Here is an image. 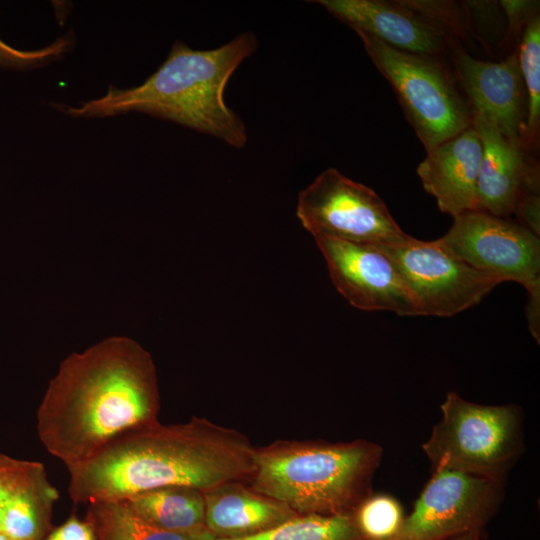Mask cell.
<instances>
[{"label": "cell", "mask_w": 540, "mask_h": 540, "mask_svg": "<svg viewBox=\"0 0 540 540\" xmlns=\"http://www.w3.org/2000/svg\"><path fill=\"white\" fill-rule=\"evenodd\" d=\"M481 158L482 145L473 125L427 152L417 174L441 212L455 218L478 210Z\"/></svg>", "instance_id": "15"}, {"label": "cell", "mask_w": 540, "mask_h": 540, "mask_svg": "<svg viewBox=\"0 0 540 540\" xmlns=\"http://www.w3.org/2000/svg\"><path fill=\"white\" fill-rule=\"evenodd\" d=\"M382 456V446L365 439L276 440L256 448L248 482L298 515L348 514L372 493Z\"/></svg>", "instance_id": "4"}, {"label": "cell", "mask_w": 540, "mask_h": 540, "mask_svg": "<svg viewBox=\"0 0 540 540\" xmlns=\"http://www.w3.org/2000/svg\"><path fill=\"white\" fill-rule=\"evenodd\" d=\"M0 540H12L8 536H6L4 533L0 532Z\"/></svg>", "instance_id": "30"}, {"label": "cell", "mask_w": 540, "mask_h": 540, "mask_svg": "<svg viewBox=\"0 0 540 540\" xmlns=\"http://www.w3.org/2000/svg\"><path fill=\"white\" fill-rule=\"evenodd\" d=\"M72 45L73 38L68 34L36 50L18 49L0 38V69L21 71L45 67L65 57Z\"/></svg>", "instance_id": "23"}, {"label": "cell", "mask_w": 540, "mask_h": 540, "mask_svg": "<svg viewBox=\"0 0 540 540\" xmlns=\"http://www.w3.org/2000/svg\"><path fill=\"white\" fill-rule=\"evenodd\" d=\"M224 540V539H216ZM235 540H363L351 513L297 515L258 535Z\"/></svg>", "instance_id": "21"}, {"label": "cell", "mask_w": 540, "mask_h": 540, "mask_svg": "<svg viewBox=\"0 0 540 540\" xmlns=\"http://www.w3.org/2000/svg\"><path fill=\"white\" fill-rule=\"evenodd\" d=\"M86 519L94 528L96 540H216L208 530L176 533L157 528L142 519L124 499L89 504Z\"/></svg>", "instance_id": "19"}, {"label": "cell", "mask_w": 540, "mask_h": 540, "mask_svg": "<svg viewBox=\"0 0 540 540\" xmlns=\"http://www.w3.org/2000/svg\"><path fill=\"white\" fill-rule=\"evenodd\" d=\"M252 32L209 50L176 41L164 62L141 84L110 85L98 98L61 110L73 118H107L132 112L169 120L241 149L248 141L245 123L224 99L226 85L243 61L255 53Z\"/></svg>", "instance_id": "3"}, {"label": "cell", "mask_w": 540, "mask_h": 540, "mask_svg": "<svg viewBox=\"0 0 540 540\" xmlns=\"http://www.w3.org/2000/svg\"><path fill=\"white\" fill-rule=\"evenodd\" d=\"M529 1L504 0L500 6L507 15L508 27L506 37L513 39L520 31L523 32L528 22L536 16L530 15L534 4Z\"/></svg>", "instance_id": "26"}, {"label": "cell", "mask_w": 540, "mask_h": 540, "mask_svg": "<svg viewBox=\"0 0 540 540\" xmlns=\"http://www.w3.org/2000/svg\"><path fill=\"white\" fill-rule=\"evenodd\" d=\"M58 496L43 464L31 461L5 507L1 532L12 540H43L52 530V508Z\"/></svg>", "instance_id": "17"}, {"label": "cell", "mask_w": 540, "mask_h": 540, "mask_svg": "<svg viewBox=\"0 0 540 540\" xmlns=\"http://www.w3.org/2000/svg\"><path fill=\"white\" fill-rule=\"evenodd\" d=\"M351 516L363 540H394L405 518L396 498L373 492L358 503Z\"/></svg>", "instance_id": "22"}, {"label": "cell", "mask_w": 540, "mask_h": 540, "mask_svg": "<svg viewBox=\"0 0 540 540\" xmlns=\"http://www.w3.org/2000/svg\"><path fill=\"white\" fill-rule=\"evenodd\" d=\"M296 216L314 238L382 245L405 234L374 190L335 168L321 172L299 193Z\"/></svg>", "instance_id": "8"}, {"label": "cell", "mask_w": 540, "mask_h": 540, "mask_svg": "<svg viewBox=\"0 0 540 540\" xmlns=\"http://www.w3.org/2000/svg\"><path fill=\"white\" fill-rule=\"evenodd\" d=\"M126 500L146 522L176 533H200L205 524L203 491L187 486H169L138 493Z\"/></svg>", "instance_id": "18"}, {"label": "cell", "mask_w": 540, "mask_h": 540, "mask_svg": "<svg viewBox=\"0 0 540 540\" xmlns=\"http://www.w3.org/2000/svg\"><path fill=\"white\" fill-rule=\"evenodd\" d=\"M526 316L531 334L540 341V290L527 293Z\"/></svg>", "instance_id": "28"}, {"label": "cell", "mask_w": 540, "mask_h": 540, "mask_svg": "<svg viewBox=\"0 0 540 540\" xmlns=\"http://www.w3.org/2000/svg\"><path fill=\"white\" fill-rule=\"evenodd\" d=\"M472 125L482 145L478 210L510 218L521 192L539 189L538 166L529 160L520 140L505 136L482 115L472 113Z\"/></svg>", "instance_id": "14"}, {"label": "cell", "mask_w": 540, "mask_h": 540, "mask_svg": "<svg viewBox=\"0 0 540 540\" xmlns=\"http://www.w3.org/2000/svg\"><path fill=\"white\" fill-rule=\"evenodd\" d=\"M513 214L518 222L540 237V197L539 190L521 192L515 204Z\"/></svg>", "instance_id": "25"}, {"label": "cell", "mask_w": 540, "mask_h": 540, "mask_svg": "<svg viewBox=\"0 0 540 540\" xmlns=\"http://www.w3.org/2000/svg\"><path fill=\"white\" fill-rule=\"evenodd\" d=\"M30 464L31 461L18 460L0 454V532L5 507Z\"/></svg>", "instance_id": "24"}, {"label": "cell", "mask_w": 540, "mask_h": 540, "mask_svg": "<svg viewBox=\"0 0 540 540\" xmlns=\"http://www.w3.org/2000/svg\"><path fill=\"white\" fill-rule=\"evenodd\" d=\"M526 95V122L522 145L535 149L540 127V18L537 14L524 28L516 48Z\"/></svg>", "instance_id": "20"}, {"label": "cell", "mask_w": 540, "mask_h": 540, "mask_svg": "<svg viewBox=\"0 0 540 540\" xmlns=\"http://www.w3.org/2000/svg\"><path fill=\"white\" fill-rule=\"evenodd\" d=\"M391 260L412 293L420 316L451 317L479 304L501 282L469 266L437 239L408 234L373 245Z\"/></svg>", "instance_id": "7"}, {"label": "cell", "mask_w": 540, "mask_h": 540, "mask_svg": "<svg viewBox=\"0 0 540 540\" xmlns=\"http://www.w3.org/2000/svg\"><path fill=\"white\" fill-rule=\"evenodd\" d=\"M255 453L244 434L206 418L169 425L156 421L123 432L68 469V493L74 503L89 505L169 486L204 492L228 481H248Z\"/></svg>", "instance_id": "2"}, {"label": "cell", "mask_w": 540, "mask_h": 540, "mask_svg": "<svg viewBox=\"0 0 540 540\" xmlns=\"http://www.w3.org/2000/svg\"><path fill=\"white\" fill-rule=\"evenodd\" d=\"M483 529H474L451 536L444 540H481Z\"/></svg>", "instance_id": "29"}, {"label": "cell", "mask_w": 540, "mask_h": 540, "mask_svg": "<svg viewBox=\"0 0 540 540\" xmlns=\"http://www.w3.org/2000/svg\"><path fill=\"white\" fill-rule=\"evenodd\" d=\"M159 408L150 353L113 336L62 361L38 407L37 433L68 470L123 432L158 421Z\"/></svg>", "instance_id": "1"}, {"label": "cell", "mask_w": 540, "mask_h": 540, "mask_svg": "<svg viewBox=\"0 0 540 540\" xmlns=\"http://www.w3.org/2000/svg\"><path fill=\"white\" fill-rule=\"evenodd\" d=\"M337 291L355 308L420 316L416 301L391 260L373 245L314 238Z\"/></svg>", "instance_id": "11"}, {"label": "cell", "mask_w": 540, "mask_h": 540, "mask_svg": "<svg viewBox=\"0 0 540 540\" xmlns=\"http://www.w3.org/2000/svg\"><path fill=\"white\" fill-rule=\"evenodd\" d=\"M245 482L228 481L203 492L206 528L216 539L249 538L298 515Z\"/></svg>", "instance_id": "16"}, {"label": "cell", "mask_w": 540, "mask_h": 540, "mask_svg": "<svg viewBox=\"0 0 540 540\" xmlns=\"http://www.w3.org/2000/svg\"><path fill=\"white\" fill-rule=\"evenodd\" d=\"M43 540H96V534L88 519L71 516L62 525L51 530Z\"/></svg>", "instance_id": "27"}, {"label": "cell", "mask_w": 540, "mask_h": 540, "mask_svg": "<svg viewBox=\"0 0 540 540\" xmlns=\"http://www.w3.org/2000/svg\"><path fill=\"white\" fill-rule=\"evenodd\" d=\"M455 66L471 113L482 115L505 136L522 143L527 107L517 50L499 62L480 60L457 51Z\"/></svg>", "instance_id": "13"}, {"label": "cell", "mask_w": 540, "mask_h": 540, "mask_svg": "<svg viewBox=\"0 0 540 540\" xmlns=\"http://www.w3.org/2000/svg\"><path fill=\"white\" fill-rule=\"evenodd\" d=\"M503 498V482L435 469L394 540H444L483 529Z\"/></svg>", "instance_id": "10"}, {"label": "cell", "mask_w": 540, "mask_h": 540, "mask_svg": "<svg viewBox=\"0 0 540 540\" xmlns=\"http://www.w3.org/2000/svg\"><path fill=\"white\" fill-rule=\"evenodd\" d=\"M1 454V453H0Z\"/></svg>", "instance_id": "31"}, {"label": "cell", "mask_w": 540, "mask_h": 540, "mask_svg": "<svg viewBox=\"0 0 540 540\" xmlns=\"http://www.w3.org/2000/svg\"><path fill=\"white\" fill-rule=\"evenodd\" d=\"M440 409V420L422 444L432 469L504 483L524 451L521 407L477 404L449 392Z\"/></svg>", "instance_id": "5"}, {"label": "cell", "mask_w": 540, "mask_h": 540, "mask_svg": "<svg viewBox=\"0 0 540 540\" xmlns=\"http://www.w3.org/2000/svg\"><path fill=\"white\" fill-rule=\"evenodd\" d=\"M437 240L469 266L501 283L514 281L527 291L540 290V237L518 221L481 210L455 218Z\"/></svg>", "instance_id": "9"}, {"label": "cell", "mask_w": 540, "mask_h": 540, "mask_svg": "<svg viewBox=\"0 0 540 540\" xmlns=\"http://www.w3.org/2000/svg\"><path fill=\"white\" fill-rule=\"evenodd\" d=\"M356 33L371 36L395 49L441 57L448 48V33L403 1H313Z\"/></svg>", "instance_id": "12"}, {"label": "cell", "mask_w": 540, "mask_h": 540, "mask_svg": "<svg viewBox=\"0 0 540 540\" xmlns=\"http://www.w3.org/2000/svg\"><path fill=\"white\" fill-rule=\"evenodd\" d=\"M390 83L426 152L472 125L469 105L440 57L413 54L357 33Z\"/></svg>", "instance_id": "6"}]
</instances>
